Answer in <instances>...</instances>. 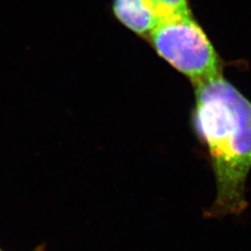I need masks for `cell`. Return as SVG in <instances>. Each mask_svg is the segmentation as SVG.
<instances>
[{
  "label": "cell",
  "mask_w": 251,
  "mask_h": 251,
  "mask_svg": "<svg viewBox=\"0 0 251 251\" xmlns=\"http://www.w3.org/2000/svg\"><path fill=\"white\" fill-rule=\"evenodd\" d=\"M191 123L209 157L216 198L206 215H239L247 208L251 171V101L224 75L195 87Z\"/></svg>",
  "instance_id": "1"
},
{
  "label": "cell",
  "mask_w": 251,
  "mask_h": 251,
  "mask_svg": "<svg viewBox=\"0 0 251 251\" xmlns=\"http://www.w3.org/2000/svg\"><path fill=\"white\" fill-rule=\"evenodd\" d=\"M155 52L198 85L223 74V63L205 31L191 12L170 19L147 37Z\"/></svg>",
  "instance_id": "2"
},
{
  "label": "cell",
  "mask_w": 251,
  "mask_h": 251,
  "mask_svg": "<svg viewBox=\"0 0 251 251\" xmlns=\"http://www.w3.org/2000/svg\"><path fill=\"white\" fill-rule=\"evenodd\" d=\"M113 12L123 25L144 38L173 18L148 0H114Z\"/></svg>",
  "instance_id": "3"
},
{
  "label": "cell",
  "mask_w": 251,
  "mask_h": 251,
  "mask_svg": "<svg viewBox=\"0 0 251 251\" xmlns=\"http://www.w3.org/2000/svg\"><path fill=\"white\" fill-rule=\"evenodd\" d=\"M159 9L164 10L171 17L191 12L188 0H148Z\"/></svg>",
  "instance_id": "4"
},
{
  "label": "cell",
  "mask_w": 251,
  "mask_h": 251,
  "mask_svg": "<svg viewBox=\"0 0 251 251\" xmlns=\"http://www.w3.org/2000/svg\"><path fill=\"white\" fill-rule=\"evenodd\" d=\"M42 250H43V248H38V249H36V251H42ZM0 251H1V250H0Z\"/></svg>",
  "instance_id": "5"
}]
</instances>
